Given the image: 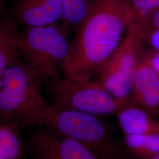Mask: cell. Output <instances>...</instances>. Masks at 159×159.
I'll use <instances>...</instances> for the list:
<instances>
[{"instance_id": "19", "label": "cell", "mask_w": 159, "mask_h": 159, "mask_svg": "<svg viewBox=\"0 0 159 159\" xmlns=\"http://www.w3.org/2000/svg\"><path fill=\"white\" fill-rule=\"evenodd\" d=\"M148 159H159V154H157V155H156L155 156H153L152 157H150V158Z\"/></svg>"}, {"instance_id": "13", "label": "cell", "mask_w": 159, "mask_h": 159, "mask_svg": "<svg viewBox=\"0 0 159 159\" xmlns=\"http://www.w3.org/2000/svg\"><path fill=\"white\" fill-rule=\"evenodd\" d=\"M124 142L130 157L148 159L159 154V133L124 135Z\"/></svg>"}, {"instance_id": "17", "label": "cell", "mask_w": 159, "mask_h": 159, "mask_svg": "<svg viewBox=\"0 0 159 159\" xmlns=\"http://www.w3.org/2000/svg\"><path fill=\"white\" fill-rule=\"evenodd\" d=\"M140 45L146 44L149 51L159 52V30H154L138 37Z\"/></svg>"}, {"instance_id": "9", "label": "cell", "mask_w": 159, "mask_h": 159, "mask_svg": "<svg viewBox=\"0 0 159 159\" xmlns=\"http://www.w3.org/2000/svg\"><path fill=\"white\" fill-rule=\"evenodd\" d=\"M133 90L137 106L159 117V75L140 57L133 74Z\"/></svg>"}, {"instance_id": "8", "label": "cell", "mask_w": 159, "mask_h": 159, "mask_svg": "<svg viewBox=\"0 0 159 159\" xmlns=\"http://www.w3.org/2000/svg\"><path fill=\"white\" fill-rule=\"evenodd\" d=\"M63 15L62 0H17L12 10V18L24 28L58 24Z\"/></svg>"}, {"instance_id": "3", "label": "cell", "mask_w": 159, "mask_h": 159, "mask_svg": "<svg viewBox=\"0 0 159 159\" xmlns=\"http://www.w3.org/2000/svg\"><path fill=\"white\" fill-rule=\"evenodd\" d=\"M40 126L79 142L100 159H129L99 116L48 106Z\"/></svg>"}, {"instance_id": "11", "label": "cell", "mask_w": 159, "mask_h": 159, "mask_svg": "<svg viewBox=\"0 0 159 159\" xmlns=\"http://www.w3.org/2000/svg\"><path fill=\"white\" fill-rule=\"evenodd\" d=\"M17 23L12 17L0 21V82L7 70L20 58Z\"/></svg>"}, {"instance_id": "4", "label": "cell", "mask_w": 159, "mask_h": 159, "mask_svg": "<svg viewBox=\"0 0 159 159\" xmlns=\"http://www.w3.org/2000/svg\"><path fill=\"white\" fill-rule=\"evenodd\" d=\"M69 47L67 33L58 24L25 27L19 35L20 56L43 81L58 79Z\"/></svg>"}, {"instance_id": "6", "label": "cell", "mask_w": 159, "mask_h": 159, "mask_svg": "<svg viewBox=\"0 0 159 159\" xmlns=\"http://www.w3.org/2000/svg\"><path fill=\"white\" fill-rule=\"evenodd\" d=\"M136 34L129 27L125 39L98 75V81L119 102L136 105L133 95V74L140 58Z\"/></svg>"}, {"instance_id": "20", "label": "cell", "mask_w": 159, "mask_h": 159, "mask_svg": "<svg viewBox=\"0 0 159 159\" xmlns=\"http://www.w3.org/2000/svg\"><path fill=\"white\" fill-rule=\"evenodd\" d=\"M3 2H4V0H0V10H1V8H2Z\"/></svg>"}, {"instance_id": "1", "label": "cell", "mask_w": 159, "mask_h": 159, "mask_svg": "<svg viewBox=\"0 0 159 159\" xmlns=\"http://www.w3.org/2000/svg\"><path fill=\"white\" fill-rule=\"evenodd\" d=\"M132 17L127 0H98L70 42L64 76L79 81L97 77L125 39Z\"/></svg>"}, {"instance_id": "10", "label": "cell", "mask_w": 159, "mask_h": 159, "mask_svg": "<svg viewBox=\"0 0 159 159\" xmlns=\"http://www.w3.org/2000/svg\"><path fill=\"white\" fill-rule=\"evenodd\" d=\"M116 115L124 135L159 133L158 117L138 106L125 107Z\"/></svg>"}, {"instance_id": "14", "label": "cell", "mask_w": 159, "mask_h": 159, "mask_svg": "<svg viewBox=\"0 0 159 159\" xmlns=\"http://www.w3.org/2000/svg\"><path fill=\"white\" fill-rule=\"evenodd\" d=\"M19 125L0 121V159H22L23 144Z\"/></svg>"}, {"instance_id": "12", "label": "cell", "mask_w": 159, "mask_h": 159, "mask_svg": "<svg viewBox=\"0 0 159 159\" xmlns=\"http://www.w3.org/2000/svg\"><path fill=\"white\" fill-rule=\"evenodd\" d=\"M98 0H62L63 15L60 25L67 34L76 31L89 16Z\"/></svg>"}, {"instance_id": "7", "label": "cell", "mask_w": 159, "mask_h": 159, "mask_svg": "<svg viewBox=\"0 0 159 159\" xmlns=\"http://www.w3.org/2000/svg\"><path fill=\"white\" fill-rule=\"evenodd\" d=\"M30 148L37 159H100L79 142L47 128L33 133Z\"/></svg>"}, {"instance_id": "5", "label": "cell", "mask_w": 159, "mask_h": 159, "mask_svg": "<svg viewBox=\"0 0 159 159\" xmlns=\"http://www.w3.org/2000/svg\"><path fill=\"white\" fill-rule=\"evenodd\" d=\"M52 93L54 105L99 117L116 114L128 106L93 80L79 81L64 76L54 81Z\"/></svg>"}, {"instance_id": "18", "label": "cell", "mask_w": 159, "mask_h": 159, "mask_svg": "<svg viewBox=\"0 0 159 159\" xmlns=\"http://www.w3.org/2000/svg\"><path fill=\"white\" fill-rule=\"evenodd\" d=\"M140 57L159 75V52L140 50Z\"/></svg>"}, {"instance_id": "15", "label": "cell", "mask_w": 159, "mask_h": 159, "mask_svg": "<svg viewBox=\"0 0 159 159\" xmlns=\"http://www.w3.org/2000/svg\"><path fill=\"white\" fill-rule=\"evenodd\" d=\"M130 28L137 37L154 30H159V8L147 14L133 17Z\"/></svg>"}, {"instance_id": "16", "label": "cell", "mask_w": 159, "mask_h": 159, "mask_svg": "<svg viewBox=\"0 0 159 159\" xmlns=\"http://www.w3.org/2000/svg\"><path fill=\"white\" fill-rule=\"evenodd\" d=\"M133 17L143 15L159 8V0H127Z\"/></svg>"}, {"instance_id": "2", "label": "cell", "mask_w": 159, "mask_h": 159, "mask_svg": "<svg viewBox=\"0 0 159 159\" xmlns=\"http://www.w3.org/2000/svg\"><path fill=\"white\" fill-rule=\"evenodd\" d=\"M43 82L25 61L14 63L0 82V121L39 126L48 107L41 92Z\"/></svg>"}]
</instances>
